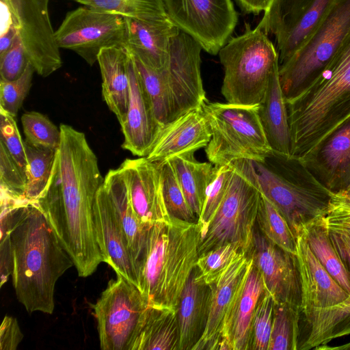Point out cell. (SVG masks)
Wrapping results in <instances>:
<instances>
[{
	"label": "cell",
	"mask_w": 350,
	"mask_h": 350,
	"mask_svg": "<svg viewBox=\"0 0 350 350\" xmlns=\"http://www.w3.org/2000/svg\"><path fill=\"white\" fill-rule=\"evenodd\" d=\"M239 252L236 245L227 243L199 256L196 265L204 281L208 284L215 282Z\"/></svg>",
	"instance_id": "b9f144b4"
},
{
	"label": "cell",
	"mask_w": 350,
	"mask_h": 350,
	"mask_svg": "<svg viewBox=\"0 0 350 350\" xmlns=\"http://www.w3.org/2000/svg\"><path fill=\"white\" fill-rule=\"evenodd\" d=\"M332 204L350 207V186L345 191L334 194Z\"/></svg>",
	"instance_id": "9f6ffc18"
},
{
	"label": "cell",
	"mask_w": 350,
	"mask_h": 350,
	"mask_svg": "<svg viewBox=\"0 0 350 350\" xmlns=\"http://www.w3.org/2000/svg\"><path fill=\"white\" fill-rule=\"evenodd\" d=\"M92 305L103 350H133L150 306L139 288L116 274Z\"/></svg>",
	"instance_id": "30bf717a"
},
{
	"label": "cell",
	"mask_w": 350,
	"mask_h": 350,
	"mask_svg": "<svg viewBox=\"0 0 350 350\" xmlns=\"http://www.w3.org/2000/svg\"><path fill=\"white\" fill-rule=\"evenodd\" d=\"M170 20L208 53L217 55L230 40L238 14L232 0H163Z\"/></svg>",
	"instance_id": "7c38bea8"
},
{
	"label": "cell",
	"mask_w": 350,
	"mask_h": 350,
	"mask_svg": "<svg viewBox=\"0 0 350 350\" xmlns=\"http://www.w3.org/2000/svg\"><path fill=\"white\" fill-rule=\"evenodd\" d=\"M0 141L26 178L27 161L24 141L18 129L14 117L0 110Z\"/></svg>",
	"instance_id": "bcb514c9"
},
{
	"label": "cell",
	"mask_w": 350,
	"mask_h": 350,
	"mask_svg": "<svg viewBox=\"0 0 350 350\" xmlns=\"http://www.w3.org/2000/svg\"><path fill=\"white\" fill-rule=\"evenodd\" d=\"M349 36L350 0H335L306 43L280 65V82L286 102L316 79Z\"/></svg>",
	"instance_id": "9c48e42d"
},
{
	"label": "cell",
	"mask_w": 350,
	"mask_h": 350,
	"mask_svg": "<svg viewBox=\"0 0 350 350\" xmlns=\"http://www.w3.org/2000/svg\"><path fill=\"white\" fill-rule=\"evenodd\" d=\"M250 163L261 193L284 217L296 237L306 224L327 215L334 194L299 159L291 177L270 169L265 163Z\"/></svg>",
	"instance_id": "ba28073f"
},
{
	"label": "cell",
	"mask_w": 350,
	"mask_h": 350,
	"mask_svg": "<svg viewBox=\"0 0 350 350\" xmlns=\"http://www.w3.org/2000/svg\"><path fill=\"white\" fill-rule=\"evenodd\" d=\"M217 167V173L207 189L204 206L197 221L201 237L207 230L209 223L226 196L233 172L232 162Z\"/></svg>",
	"instance_id": "60d3db41"
},
{
	"label": "cell",
	"mask_w": 350,
	"mask_h": 350,
	"mask_svg": "<svg viewBox=\"0 0 350 350\" xmlns=\"http://www.w3.org/2000/svg\"><path fill=\"white\" fill-rule=\"evenodd\" d=\"M35 72L29 62L23 75L10 81H0V110L15 117L31 86Z\"/></svg>",
	"instance_id": "ee69618b"
},
{
	"label": "cell",
	"mask_w": 350,
	"mask_h": 350,
	"mask_svg": "<svg viewBox=\"0 0 350 350\" xmlns=\"http://www.w3.org/2000/svg\"><path fill=\"white\" fill-rule=\"evenodd\" d=\"M323 218L317 219L306 224L301 233L320 263L350 295V275L331 241Z\"/></svg>",
	"instance_id": "d6a6232c"
},
{
	"label": "cell",
	"mask_w": 350,
	"mask_h": 350,
	"mask_svg": "<svg viewBox=\"0 0 350 350\" xmlns=\"http://www.w3.org/2000/svg\"><path fill=\"white\" fill-rule=\"evenodd\" d=\"M130 57L129 49L124 45L105 47L97 57L102 77L103 99L120 126L126 120L129 108Z\"/></svg>",
	"instance_id": "83f0119b"
},
{
	"label": "cell",
	"mask_w": 350,
	"mask_h": 350,
	"mask_svg": "<svg viewBox=\"0 0 350 350\" xmlns=\"http://www.w3.org/2000/svg\"><path fill=\"white\" fill-rule=\"evenodd\" d=\"M212 287L195 266L181 293L177 307L180 350H193L202 338L208 321Z\"/></svg>",
	"instance_id": "484cf974"
},
{
	"label": "cell",
	"mask_w": 350,
	"mask_h": 350,
	"mask_svg": "<svg viewBox=\"0 0 350 350\" xmlns=\"http://www.w3.org/2000/svg\"><path fill=\"white\" fill-rule=\"evenodd\" d=\"M202 109L212 131L205 152L214 165L243 159L265 163L274 154L260 123L258 105L207 100Z\"/></svg>",
	"instance_id": "8992f818"
},
{
	"label": "cell",
	"mask_w": 350,
	"mask_h": 350,
	"mask_svg": "<svg viewBox=\"0 0 350 350\" xmlns=\"http://www.w3.org/2000/svg\"><path fill=\"white\" fill-rule=\"evenodd\" d=\"M55 36L59 49L74 51L92 66L103 48L126 46L125 18L83 5L66 14Z\"/></svg>",
	"instance_id": "8fae6325"
},
{
	"label": "cell",
	"mask_w": 350,
	"mask_h": 350,
	"mask_svg": "<svg viewBox=\"0 0 350 350\" xmlns=\"http://www.w3.org/2000/svg\"><path fill=\"white\" fill-rule=\"evenodd\" d=\"M24 143L27 161L25 198L37 201L46 191L59 148L37 147L25 140Z\"/></svg>",
	"instance_id": "836d02e7"
},
{
	"label": "cell",
	"mask_w": 350,
	"mask_h": 350,
	"mask_svg": "<svg viewBox=\"0 0 350 350\" xmlns=\"http://www.w3.org/2000/svg\"><path fill=\"white\" fill-rule=\"evenodd\" d=\"M103 185L126 236L138 281L146 254L149 230L152 224L142 223L135 215L129 200L125 181L119 168L108 172Z\"/></svg>",
	"instance_id": "4316f807"
},
{
	"label": "cell",
	"mask_w": 350,
	"mask_h": 350,
	"mask_svg": "<svg viewBox=\"0 0 350 350\" xmlns=\"http://www.w3.org/2000/svg\"><path fill=\"white\" fill-rule=\"evenodd\" d=\"M317 349H341V350H347L350 349V342L347 343L345 345H342L339 347H329L326 345L318 347Z\"/></svg>",
	"instance_id": "6f0895ef"
},
{
	"label": "cell",
	"mask_w": 350,
	"mask_h": 350,
	"mask_svg": "<svg viewBox=\"0 0 350 350\" xmlns=\"http://www.w3.org/2000/svg\"><path fill=\"white\" fill-rule=\"evenodd\" d=\"M334 205H338V204H334ZM338 206H344V207H346V208H348L350 209V207H349V206H342V205H338Z\"/></svg>",
	"instance_id": "680465c9"
},
{
	"label": "cell",
	"mask_w": 350,
	"mask_h": 350,
	"mask_svg": "<svg viewBox=\"0 0 350 350\" xmlns=\"http://www.w3.org/2000/svg\"><path fill=\"white\" fill-rule=\"evenodd\" d=\"M224 198L200 238L199 256L227 243L247 254L252 241L261 192L249 160H237Z\"/></svg>",
	"instance_id": "52a82bcc"
},
{
	"label": "cell",
	"mask_w": 350,
	"mask_h": 350,
	"mask_svg": "<svg viewBox=\"0 0 350 350\" xmlns=\"http://www.w3.org/2000/svg\"><path fill=\"white\" fill-rule=\"evenodd\" d=\"M5 1L12 12L13 27L35 72L46 77L60 68V49L49 14L50 0Z\"/></svg>",
	"instance_id": "9a60e30c"
},
{
	"label": "cell",
	"mask_w": 350,
	"mask_h": 350,
	"mask_svg": "<svg viewBox=\"0 0 350 350\" xmlns=\"http://www.w3.org/2000/svg\"><path fill=\"white\" fill-rule=\"evenodd\" d=\"M265 289L262 274L252 262L225 320L217 350H249L254 314Z\"/></svg>",
	"instance_id": "cb8c5ba5"
},
{
	"label": "cell",
	"mask_w": 350,
	"mask_h": 350,
	"mask_svg": "<svg viewBox=\"0 0 350 350\" xmlns=\"http://www.w3.org/2000/svg\"><path fill=\"white\" fill-rule=\"evenodd\" d=\"M0 241L1 286H2L12 275L13 260L10 234L1 237Z\"/></svg>",
	"instance_id": "816d5d0a"
},
{
	"label": "cell",
	"mask_w": 350,
	"mask_h": 350,
	"mask_svg": "<svg viewBox=\"0 0 350 350\" xmlns=\"http://www.w3.org/2000/svg\"><path fill=\"white\" fill-rule=\"evenodd\" d=\"M119 169L125 181L132 208L144 224L170 222L163 199L160 162L146 157L127 159Z\"/></svg>",
	"instance_id": "ac0fdd59"
},
{
	"label": "cell",
	"mask_w": 350,
	"mask_h": 350,
	"mask_svg": "<svg viewBox=\"0 0 350 350\" xmlns=\"http://www.w3.org/2000/svg\"><path fill=\"white\" fill-rule=\"evenodd\" d=\"M29 61L24 46L18 36H16L12 46L0 55L1 80L14 81L24 72Z\"/></svg>",
	"instance_id": "7dc6e473"
},
{
	"label": "cell",
	"mask_w": 350,
	"mask_h": 350,
	"mask_svg": "<svg viewBox=\"0 0 350 350\" xmlns=\"http://www.w3.org/2000/svg\"><path fill=\"white\" fill-rule=\"evenodd\" d=\"M26 178L0 141V190L13 198H25Z\"/></svg>",
	"instance_id": "f6af8a7d"
},
{
	"label": "cell",
	"mask_w": 350,
	"mask_h": 350,
	"mask_svg": "<svg viewBox=\"0 0 350 350\" xmlns=\"http://www.w3.org/2000/svg\"><path fill=\"white\" fill-rule=\"evenodd\" d=\"M308 334L298 349L308 350L326 345L333 339L350 334V295L332 307L312 309L304 314Z\"/></svg>",
	"instance_id": "f546056e"
},
{
	"label": "cell",
	"mask_w": 350,
	"mask_h": 350,
	"mask_svg": "<svg viewBox=\"0 0 350 350\" xmlns=\"http://www.w3.org/2000/svg\"><path fill=\"white\" fill-rule=\"evenodd\" d=\"M218 54L224 70L221 94L227 103L258 105L272 72L280 67L278 51L268 35L245 23L244 33L231 38Z\"/></svg>",
	"instance_id": "5b68a950"
},
{
	"label": "cell",
	"mask_w": 350,
	"mask_h": 350,
	"mask_svg": "<svg viewBox=\"0 0 350 350\" xmlns=\"http://www.w3.org/2000/svg\"><path fill=\"white\" fill-rule=\"evenodd\" d=\"M328 232L334 247L350 275V234L332 229H328Z\"/></svg>",
	"instance_id": "f907efd6"
},
{
	"label": "cell",
	"mask_w": 350,
	"mask_h": 350,
	"mask_svg": "<svg viewBox=\"0 0 350 350\" xmlns=\"http://www.w3.org/2000/svg\"><path fill=\"white\" fill-rule=\"evenodd\" d=\"M246 255L262 274L266 290L274 302L301 310V284L296 256L268 240L256 225Z\"/></svg>",
	"instance_id": "2e32d148"
},
{
	"label": "cell",
	"mask_w": 350,
	"mask_h": 350,
	"mask_svg": "<svg viewBox=\"0 0 350 350\" xmlns=\"http://www.w3.org/2000/svg\"><path fill=\"white\" fill-rule=\"evenodd\" d=\"M25 141L40 148L58 149L61 131L46 116L37 112L24 113L21 117Z\"/></svg>",
	"instance_id": "ab89813d"
},
{
	"label": "cell",
	"mask_w": 350,
	"mask_h": 350,
	"mask_svg": "<svg viewBox=\"0 0 350 350\" xmlns=\"http://www.w3.org/2000/svg\"><path fill=\"white\" fill-rule=\"evenodd\" d=\"M61 142L46 192L37 200L81 277L104 262L93 216L104 183L98 159L83 133L61 124Z\"/></svg>",
	"instance_id": "6da1fadb"
},
{
	"label": "cell",
	"mask_w": 350,
	"mask_h": 350,
	"mask_svg": "<svg viewBox=\"0 0 350 350\" xmlns=\"http://www.w3.org/2000/svg\"><path fill=\"white\" fill-rule=\"evenodd\" d=\"M252 265V258L239 252L222 275L211 284L212 295L206 326L193 350H217L225 320Z\"/></svg>",
	"instance_id": "44dd1931"
},
{
	"label": "cell",
	"mask_w": 350,
	"mask_h": 350,
	"mask_svg": "<svg viewBox=\"0 0 350 350\" xmlns=\"http://www.w3.org/2000/svg\"><path fill=\"white\" fill-rule=\"evenodd\" d=\"M323 219L328 229L350 234L349 208L331 204L329 211Z\"/></svg>",
	"instance_id": "681fc988"
},
{
	"label": "cell",
	"mask_w": 350,
	"mask_h": 350,
	"mask_svg": "<svg viewBox=\"0 0 350 350\" xmlns=\"http://www.w3.org/2000/svg\"><path fill=\"white\" fill-rule=\"evenodd\" d=\"M171 161L189 206L200 217L207 189L218 167L211 162H199L194 153H186L168 159Z\"/></svg>",
	"instance_id": "4dcf8cb0"
},
{
	"label": "cell",
	"mask_w": 350,
	"mask_h": 350,
	"mask_svg": "<svg viewBox=\"0 0 350 350\" xmlns=\"http://www.w3.org/2000/svg\"><path fill=\"white\" fill-rule=\"evenodd\" d=\"M16 295L29 313L52 314L57 280L74 262L37 201L18 206L9 232Z\"/></svg>",
	"instance_id": "7a4b0ae2"
},
{
	"label": "cell",
	"mask_w": 350,
	"mask_h": 350,
	"mask_svg": "<svg viewBox=\"0 0 350 350\" xmlns=\"http://www.w3.org/2000/svg\"><path fill=\"white\" fill-rule=\"evenodd\" d=\"M132 56L150 98L156 119L163 127L172 121V109L162 71L150 68L133 55Z\"/></svg>",
	"instance_id": "74e56055"
},
{
	"label": "cell",
	"mask_w": 350,
	"mask_h": 350,
	"mask_svg": "<svg viewBox=\"0 0 350 350\" xmlns=\"http://www.w3.org/2000/svg\"><path fill=\"white\" fill-rule=\"evenodd\" d=\"M83 5L145 21H171L163 0H72Z\"/></svg>",
	"instance_id": "e575fe53"
},
{
	"label": "cell",
	"mask_w": 350,
	"mask_h": 350,
	"mask_svg": "<svg viewBox=\"0 0 350 350\" xmlns=\"http://www.w3.org/2000/svg\"><path fill=\"white\" fill-rule=\"evenodd\" d=\"M202 50L181 30L171 39L167 63L161 71L170 96L172 121L207 101L200 71Z\"/></svg>",
	"instance_id": "5bb4252c"
},
{
	"label": "cell",
	"mask_w": 350,
	"mask_h": 350,
	"mask_svg": "<svg viewBox=\"0 0 350 350\" xmlns=\"http://www.w3.org/2000/svg\"><path fill=\"white\" fill-rule=\"evenodd\" d=\"M197 222L171 217L151 225L138 288L152 307L177 310L181 293L199 257Z\"/></svg>",
	"instance_id": "277c9868"
},
{
	"label": "cell",
	"mask_w": 350,
	"mask_h": 350,
	"mask_svg": "<svg viewBox=\"0 0 350 350\" xmlns=\"http://www.w3.org/2000/svg\"><path fill=\"white\" fill-rule=\"evenodd\" d=\"M130 54L129 102L126 120L121 126L124 137L122 147L134 155L144 157L150 152L163 126L156 119L134 59Z\"/></svg>",
	"instance_id": "d6986e66"
},
{
	"label": "cell",
	"mask_w": 350,
	"mask_h": 350,
	"mask_svg": "<svg viewBox=\"0 0 350 350\" xmlns=\"http://www.w3.org/2000/svg\"><path fill=\"white\" fill-rule=\"evenodd\" d=\"M212 136L202 107L191 110L165 125L146 157L162 162L174 156L194 153L206 147Z\"/></svg>",
	"instance_id": "603a6c76"
},
{
	"label": "cell",
	"mask_w": 350,
	"mask_h": 350,
	"mask_svg": "<svg viewBox=\"0 0 350 350\" xmlns=\"http://www.w3.org/2000/svg\"><path fill=\"white\" fill-rule=\"evenodd\" d=\"M286 105L291 157L300 159L350 116V36L316 79Z\"/></svg>",
	"instance_id": "3957f363"
},
{
	"label": "cell",
	"mask_w": 350,
	"mask_h": 350,
	"mask_svg": "<svg viewBox=\"0 0 350 350\" xmlns=\"http://www.w3.org/2000/svg\"><path fill=\"white\" fill-rule=\"evenodd\" d=\"M256 225L268 240L282 250L296 255L297 237L284 217L262 193Z\"/></svg>",
	"instance_id": "d590c367"
},
{
	"label": "cell",
	"mask_w": 350,
	"mask_h": 350,
	"mask_svg": "<svg viewBox=\"0 0 350 350\" xmlns=\"http://www.w3.org/2000/svg\"><path fill=\"white\" fill-rule=\"evenodd\" d=\"M1 25L0 36L5 34L13 27V18L10 8L5 0H0Z\"/></svg>",
	"instance_id": "db71d44e"
},
{
	"label": "cell",
	"mask_w": 350,
	"mask_h": 350,
	"mask_svg": "<svg viewBox=\"0 0 350 350\" xmlns=\"http://www.w3.org/2000/svg\"><path fill=\"white\" fill-rule=\"evenodd\" d=\"M235 1L244 13L258 15L267 9L271 0H235Z\"/></svg>",
	"instance_id": "f5cc1de1"
},
{
	"label": "cell",
	"mask_w": 350,
	"mask_h": 350,
	"mask_svg": "<svg viewBox=\"0 0 350 350\" xmlns=\"http://www.w3.org/2000/svg\"><path fill=\"white\" fill-rule=\"evenodd\" d=\"M258 106V116L267 142L276 156L291 158V138L286 101L279 77V68L272 72Z\"/></svg>",
	"instance_id": "f1b7e54d"
},
{
	"label": "cell",
	"mask_w": 350,
	"mask_h": 350,
	"mask_svg": "<svg viewBox=\"0 0 350 350\" xmlns=\"http://www.w3.org/2000/svg\"><path fill=\"white\" fill-rule=\"evenodd\" d=\"M177 310L150 306L133 350H180Z\"/></svg>",
	"instance_id": "1f68e13d"
},
{
	"label": "cell",
	"mask_w": 350,
	"mask_h": 350,
	"mask_svg": "<svg viewBox=\"0 0 350 350\" xmlns=\"http://www.w3.org/2000/svg\"><path fill=\"white\" fill-rule=\"evenodd\" d=\"M301 311L287 304H274L268 350H297Z\"/></svg>",
	"instance_id": "8d00e7d4"
},
{
	"label": "cell",
	"mask_w": 350,
	"mask_h": 350,
	"mask_svg": "<svg viewBox=\"0 0 350 350\" xmlns=\"http://www.w3.org/2000/svg\"><path fill=\"white\" fill-rule=\"evenodd\" d=\"M23 338L17 320L12 317L5 316L0 327L1 350L16 349Z\"/></svg>",
	"instance_id": "c3c4849f"
},
{
	"label": "cell",
	"mask_w": 350,
	"mask_h": 350,
	"mask_svg": "<svg viewBox=\"0 0 350 350\" xmlns=\"http://www.w3.org/2000/svg\"><path fill=\"white\" fill-rule=\"evenodd\" d=\"M335 0H271L256 27L275 37L280 64L309 39Z\"/></svg>",
	"instance_id": "4fadbf2b"
},
{
	"label": "cell",
	"mask_w": 350,
	"mask_h": 350,
	"mask_svg": "<svg viewBox=\"0 0 350 350\" xmlns=\"http://www.w3.org/2000/svg\"><path fill=\"white\" fill-rule=\"evenodd\" d=\"M124 18L126 46L131 53L150 68L163 70L168 60L171 39L180 29L172 21Z\"/></svg>",
	"instance_id": "d4e9b609"
},
{
	"label": "cell",
	"mask_w": 350,
	"mask_h": 350,
	"mask_svg": "<svg viewBox=\"0 0 350 350\" xmlns=\"http://www.w3.org/2000/svg\"><path fill=\"white\" fill-rule=\"evenodd\" d=\"M160 163L163 196L170 216L197 222L198 218L187 203L171 161L167 159Z\"/></svg>",
	"instance_id": "f35d334b"
},
{
	"label": "cell",
	"mask_w": 350,
	"mask_h": 350,
	"mask_svg": "<svg viewBox=\"0 0 350 350\" xmlns=\"http://www.w3.org/2000/svg\"><path fill=\"white\" fill-rule=\"evenodd\" d=\"M298 269L301 284V313L337 305L349 294L334 279L312 253L303 234L297 237Z\"/></svg>",
	"instance_id": "7402d4cb"
},
{
	"label": "cell",
	"mask_w": 350,
	"mask_h": 350,
	"mask_svg": "<svg viewBox=\"0 0 350 350\" xmlns=\"http://www.w3.org/2000/svg\"><path fill=\"white\" fill-rule=\"evenodd\" d=\"M274 300L265 289L254 314L249 350H268L271 332Z\"/></svg>",
	"instance_id": "7bdbcfd3"
},
{
	"label": "cell",
	"mask_w": 350,
	"mask_h": 350,
	"mask_svg": "<svg viewBox=\"0 0 350 350\" xmlns=\"http://www.w3.org/2000/svg\"><path fill=\"white\" fill-rule=\"evenodd\" d=\"M93 216L104 262L110 265L116 274L122 275L137 286V276L126 236L103 185L94 199Z\"/></svg>",
	"instance_id": "ffe728a7"
},
{
	"label": "cell",
	"mask_w": 350,
	"mask_h": 350,
	"mask_svg": "<svg viewBox=\"0 0 350 350\" xmlns=\"http://www.w3.org/2000/svg\"><path fill=\"white\" fill-rule=\"evenodd\" d=\"M17 35L16 29L12 27L5 34L0 36V55L3 54L12 46Z\"/></svg>",
	"instance_id": "11a10c76"
},
{
	"label": "cell",
	"mask_w": 350,
	"mask_h": 350,
	"mask_svg": "<svg viewBox=\"0 0 350 350\" xmlns=\"http://www.w3.org/2000/svg\"><path fill=\"white\" fill-rule=\"evenodd\" d=\"M299 159L332 193L345 191L350 186V116Z\"/></svg>",
	"instance_id": "e0dca14e"
}]
</instances>
